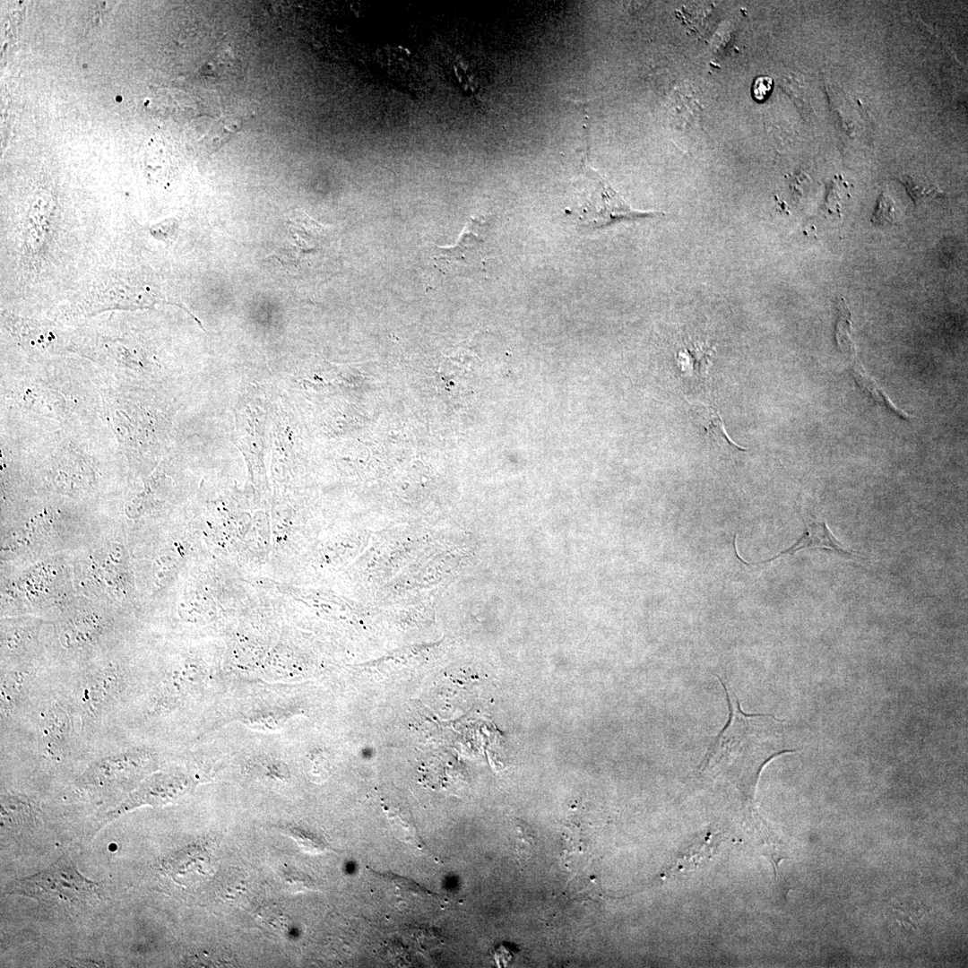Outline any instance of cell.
<instances>
[{
  "instance_id": "7c38bea8",
  "label": "cell",
  "mask_w": 968,
  "mask_h": 968,
  "mask_svg": "<svg viewBox=\"0 0 968 968\" xmlns=\"http://www.w3.org/2000/svg\"><path fill=\"white\" fill-rule=\"evenodd\" d=\"M693 406L696 413L699 415L698 423L705 430L706 436L710 435L711 437L718 443V445L736 448L740 451L747 450L746 448H743L737 445L730 438V436L727 434L724 422L716 409L713 408L712 406L699 402L694 403Z\"/></svg>"
},
{
  "instance_id": "52a82bcc",
  "label": "cell",
  "mask_w": 968,
  "mask_h": 968,
  "mask_svg": "<svg viewBox=\"0 0 968 968\" xmlns=\"http://www.w3.org/2000/svg\"><path fill=\"white\" fill-rule=\"evenodd\" d=\"M187 785L188 782L184 778L164 774L153 776L132 793L114 813H122L144 804L155 805L169 802L183 793Z\"/></svg>"
},
{
  "instance_id": "6da1fadb",
  "label": "cell",
  "mask_w": 968,
  "mask_h": 968,
  "mask_svg": "<svg viewBox=\"0 0 968 968\" xmlns=\"http://www.w3.org/2000/svg\"><path fill=\"white\" fill-rule=\"evenodd\" d=\"M719 680L726 696L729 719L708 747L701 771L728 777L752 797L763 766L776 756L796 750L785 745L781 724L784 720L771 713H745L734 693Z\"/></svg>"
},
{
  "instance_id": "7a4b0ae2",
  "label": "cell",
  "mask_w": 968,
  "mask_h": 968,
  "mask_svg": "<svg viewBox=\"0 0 968 968\" xmlns=\"http://www.w3.org/2000/svg\"><path fill=\"white\" fill-rule=\"evenodd\" d=\"M9 892L69 911L88 907L99 899L97 885L80 874L65 858L36 875L13 882Z\"/></svg>"
},
{
  "instance_id": "277c9868",
  "label": "cell",
  "mask_w": 968,
  "mask_h": 968,
  "mask_svg": "<svg viewBox=\"0 0 968 968\" xmlns=\"http://www.w3.org/2000/svg\"><path fill=\"white\" fill-rule=\"evenodd\" d=\"M286 232L275 257L293 269L315 268L331 254V230L303 212L294 211L286 221Z\"/></svg>"
},
{
  "instance_id": "5bb4252c",
  "label": "cell",
  "mask_w": 968,
  "mask_h": 968,
  "mask_svg": "<svg viewBox=\"0 0 968 968\" xmlns=\"http://www.w3.org/2000/svg\"><path fill=\"white\" fill-rule=\"evenodd\" d=\"M711 350L704 346L690 344L680 352L682 369L695 376H704L709 365Z\"/></svg>"
},
{
  "instance_id": "3957f363",
  "label": "cell",
  "mask_w": 968,
  "mask_h": 968,
  "mask_svg": "<svg viewBox=\"0 0 968 968\" xmlns=\"http://www.w3.org/2000/svg\"><path fill=\"white\" fill-rule=\"evenodd\" d=\"M584 192L579 211V224L587 229L605 228L623 220L653 218L658 212L633 209L586 160L583 161Z\"/></svg>"
},
{
  "instance_id": "ba28073f",
  "label": "cell",
  "mask_w": 968,
  "mask_h": 968,
  "mask_svg": "<svg viewBox=\"0 0 968 968\" xmlns=\"http://www.w3.org/2000/svg\"><path fill=\"white\" fill-rule=\"evenodd\" d=\"M805 549H821L832 551L846 559L862 558V557L856 554L855 551L845 549L843 544L834 536L825 522L813 521L811 523H806V527L802 535L791 547L780 552L774 557L759 563L769 562L781 556L793 555L795 552Z\"/></svg>"
},
{
  "instance_id": "5b68a950",
  "label": "cell",
  "mask_w": 968,
  "mask_h": 968,
  "mask_svg": "<svg viewBox=\"0 0 968 968\" xmlns=\"http://www.w3.org/2000/svg\"><path fill=\"white\" fill-rule=\"evenodd\" d=\"M839 317L835 329V340L837 346L846 357L849 369L859 387L877 404L886 407L892 412L904 419L911 418L910 414L896 406L880 385L867 373L860 362L855 343L852 340L851 315L846 304L839 305Z\"/></svg>"
},
{
  "instance_id": "2e32d148",
  "label": "cell",
  "mask_w": 968,
  "mask_h": 968,
  "mask_svg": "<svg viewBox=\"0 0 968 968\" xmlns=\"http://www.w3.org/2000/svg\"><path fill=\"white\" fill-rule=\"evenodd\" d=\"M286 830L290 834L298 843L307 851L310 852H322L327 845L325 842L319 836L311 833L310 831L299 826H288Z\"/></svg>"
},
{
  "instance_id": "8fae6325",
  "label": "cell",
  "mask_w": 968,
  "mask_h": 968,
  "mask_svg": "<svg viewBox=\"0 0 968 968\" xmlns=\"http://www.w3.org/2000/svg\"><path fill=\"white\" fill-rule=\"evenodd\" d=\"M721 842V835L717 833H709L703 839L687 848L675 860L670 872H680L696 867L699 863L710 859Z\"/></svg>"
},
{
  "instance_id": "4fadbf2b",
  "label": "cell",
  "mask_w": 968,
  "mask_h": 968,
  "mask_svg": "<svg viewBox=\"0 0 968 968\" xmlns=\"http://www.w3.org/2000/svg\"><path fill=\"white\" fill-rule=\"evenodd\" d=\"M479 223L476 219H471L460 238L459 243L454 246L442 247L440 249L441 257L449 260L464 258L467 253L472 252L475 247H480L482 240L476 235V226Z\"/></svg>"
},
{
  "instance_id": "e0dca14e",
  "label": "cell",
  "mask_w": 968,
  "mask_h": 968,
  "mask_svg": "<svg viewBox=\"0 0 968 968\" xmlns=\"http://www.w3.org/2000/svg\"><path fill=\"white\" fill-rule=\"evenodd\" d=\"M774 81L769 76L757 77L752 86V94L756 100L764 101L771 93Z\"/></svg>"
},
{
  "instance_id": "9a60e30c",
  "label": "cell",
  "mask_w": 968,
  "mask_h": 968,
  "mask_svg": "<svg viewBox=\"0 0 968 968\" xmlns=\"http://www.w3.org/2000/svg\"><path fill=\"white\" fill-rule=\"evenodd\" d=\"M897 209L895 201L886 194L881 193L877 208L871 217V222L875 225L894 224L897 220Z\"/></svg>"
},
{
  "instance_id": "30bf717a",
  "label": "cell",
  "mask_w": 968,
  "mask_h": 968,
  "mask_svg": "<svg viewBox=\"0 0 968 968\" xmlns=\"http://www.w3.org/2000/svg\"><path fill=\"white\" fill-rule=\"evenodd\" d=\"M70 726V719L65 709L58 704L48 708L42 723V737L48 752L52 755L62 752L68 739Z\"/></svg>"
},
{
  "instance_id": "9c48e42d",
  "label": "cell",
  "mask_w": 968,
  "mask_h": 968,
  "mask_svg": "<svg viewBox=\"0 0 968 968\" xmlns=\"http://www.w3.org/2000/svg\"><path fill=\"white\" fill-rule=\"evenodd\" d=\"M150 760L151 756L141 751L108 756L91 767L89 777L94 781L109 782L141 772Z\"/></svg>"
},
{
  "instance_id": "8992f818",
  "label": "cell",
  "mask_w": 968,
  "mask_h": 968,
  "mask_svg": "<svg viewBox=\"0 0 968 968\" xmlns=\"http://www.w3.org/2000/svg\"><path fill=\"white\" fill-rule=\"evenodd\" d=\"M123 686V674L117 668L108 666L93 674L86 683L82 695L85 709L92 715L101 713L118 696Z\"/></svg>"
}]
</instances>
